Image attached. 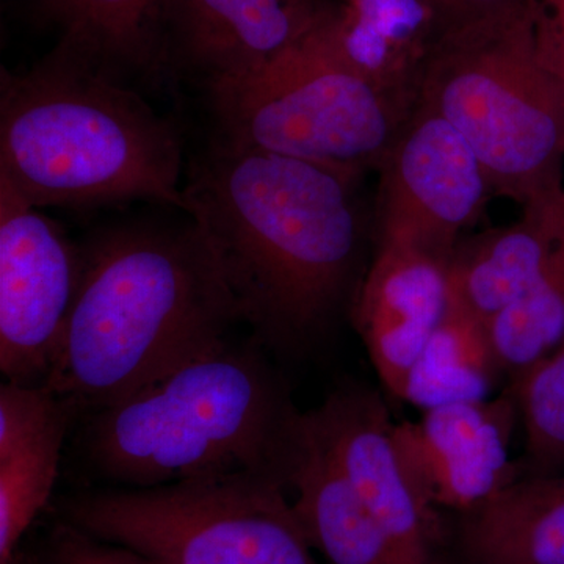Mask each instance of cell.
<instances>
[{
	"label": "cell",
	"instance_id": "9a60e30c",
	"mask_svg": "<svg viewBox=\"0 0 564 564\" xmlns=\"http://www.w3.org/2000/svg\"><path fill=\"white\" fill-rule=\"evenodd\" d=\"M564 243V187L522 204L507 228L462 240L448 262L451 299L489 323L514 303Z\"/></svg>",
	"mask_w": 564,
	"mask_h": 564
},
{
	"label": "cell",
	"instance_id": "e0dca14e",
	"mask_svg": "<svg viewBox=\"0 0 564 564\" xmlns=\"http://www.w3.org/2000/svg\"><path fill=\"white\" fill-rule=\"evenodd\" d=\"M307 430L306 454L292 488L293 507L314 551L326 564H411L347 480L310 419Z\"/></svg>",
	"mask_w": 564,
	"mask_h": 564
},
{
	"label": "cell",
	"instance_id": "d6986e66",
	"mask_svg": "<svg viewBox=\"0 0 564 564\" xmlns=\"http://www.w3.org/2000/svg\"><path fill=\"white\" fill-rule=\"evenodd\" d=\"M73 414L63 413L39 432L0 447V564H11L29 527L54 491Z\"/></svg>",
	"mask_w": 564,
	"mask_h": 564
},
{
	"label": "cell",
	"instance_id": "9c48e42d",
	"mask_svg": "<svg viewBox=\"0 0 564 564\" xmlns=\"http://www.w3.org/2000/svg\"><path fill=\"white\" fill-rule=\"evenodd\" d=\"M84 273V250L0 182V370L41 386L61 350Z\"/></svg>",
	"mask_w": 564,
	"mask_h": 564
},
{
	"label": "cell",
	"instance_id": "2e32d148",
	"mask_svg": "<svg viewBox=\"0 0 564 564\" xmlns=\"http://www.w3.org/2000/svg\"><path fill=\"white\" fill-rule=\"evenodd\" d=\"M462 516L469 564H564V470L522 475Z\"/></svg>",
	"mask_w": 564,
	"mask_h": 564
},
{
	"label": "cell",
	"instance_id": "ffe728a7",
	"mask_svg": "<svg viewBox=\"0 0 564 564\" xmlns=\"http://www.w3.org/2000/svg\"><path fill=\"white\" fill-rule=\"evenodd\" d=\"M66 29L65 50L111 74L148 61L165 0H50Z\"/></svg>",
	"mask_w": 564,
	"mask_h": 564
},
{
	"label": "cell",
	"instance_id": "ac0fdd59",
	"mask_svg": "<svg viewBox=\"0 0 564 564\" xmlns=\"http://www.w3.org/2000/svg\"><path fill=\"white\" fill-rule=\"evenodd\" d=\"M505 372L488 323L451 299L447 313L408 373L400 400L421 410L489 399Z\"/></svg>",
	"mask_w": 564,
	"mask_h": 564
},
{
	"label": "cell",
	"instance_id": "7402d4cb",
	"mask_svg": "<svg viewBox=\"0 0 564 564\" xmlns=\"http://www.w3.org/2000/svg\"><path fill=\"white\" fill-rule=\"evenodd\" d=\"M524 423L527 474L564 470V339L514 381Z\"/></svg>",
	"mask_w": 564,
	"mask_h": 564
},
{
	"label": "cell",
	"instance_id": "8992f818",
	"mask_svg": "<svg viewBox=\"0 0 564 564\" xmlns=\"http://www.w3.org/2000/svg\"><path fill=\"white\" fill-rule=\"evenodd\" d=\"M207 88L221 140L358 176L378 170L413 113L350 68L318 21L272 65Z\"/></svg>",
	"mask_w": 564,
	"mask_h": 564
},
{
	"label": "cell",
	"instance_id": "484cf974",
	"mask_svg": "<svg viewBox=\"0 0 564 564\" xmlns=\"http://www.w3.org/2000/svg\"><path fill=\"white\" fill-rule=\"evenodd\" d=\"M11 564H47L46 560H39L35 556L18 554Z\"/></svg>",
	"mask_w": 564,
	"mask_h": 564
},
{
	"label": "cell",
	"instance_id": "d4e9b609",
	"mask_svg": "<svg viewBox=\"0 0 564 564\" xmlns=\"http://www.w3.org/2000/svg\"><path fill=\"white\" fill-rule=\"evenodd\" d=\"M429 3L440 18L444 35L464 25L516 9L524 0H429Z\"/></svg>",
	"mask_w": 564,
	"mask_h": 564
},
{
	"label": "cell",
	"instance_id": "603a6c76",
	"mask_svg": "<svg viewBox=\"0 0 564 564\" xmlns=\"http://www.w3.org/2000/svg\"><path fill=\"white\" fill-rule=\"evenodd\" d=\"M47 564H162L104 541L95 540L65 522L52 530L47 543Z\"/></svg>",
	"mask_w": 564,
	"mask_h": 564
},
{
	"label": "cell",
	"instance_id": "7a4b0ae2",
	"mask_svg": "<svg viewBox=\"0 0 564 564\" xmlns=\"http://www.w3.org/2000/svg\"><path fill=\"white\" fill-rule=\"evenodd\" d=\"M236 322L195 226L111 231L84 248L79 293L41 388L73 417H90L220 347Z\"/></svg>",
	"mask_w": 564,
	"mask_h": 564
},
{
	"label": "cell",
	"instance_id": "6da1fadb",
	"mask_svg": "<svg viewBox=\"0 0 564 564\" xmlns=\"http://www.w3.org/2000/svg\"><path fill=\"white\" fill-rule=\"evenodd\" d=\"M358 181L221 139L192 166L182 210L265 350L307 355L351 310L369 267Z\"/></svg>",
	"mask_w": 564,
	"mask_h": 564
},
{
	"label": "cell",
	"instance_id": "5b68a950",
	"mask_svg": "<svg viewBox=\"0 0 564 564\" xmlns=\"http://www.w3.org/2000/svg\"><path fill=\"white\" fill-rule=\"evenodd\" d=\"M415 107L462 133L494 195L522 206L563 187L564 80L541 61L525 3L444 33Z\"/></svg>",
	"mask_w": 564,
	"mask_h": 564
},
{
	"label": "cell",
	"instance_id": "277c9868",
	"mask_svg": "<svg viewBox=\"0 0 564 564\" xmlns=\"http://www.w3.org/2000/svg\"><path fill=\"white\" fill-rule=\"evenodd\" d=\"M180 137L111 74L63 50L2 73L0 182L35 207L184 206Z\"/></svg>",
	"mask_w": 564,
	"mask_h": 564
},
{
	"label": "cell",
	"instance_id": "3957f363",
	"mask_svg": "<svg viewBox=\"0 0 564 564\" xmlns=\"http://www.w3.org/2000/svg\"><path fill=\"white\" fill-rule=\"evenodd\" d=\"M307 433L306 413L265 348L228 339L87 417L80 452L109 488L243 475L292 488Z\"/></svg>",
	"mask_w": 564,
	"mask_h": 564
},
{
	"label": "cell",
	"instance_id": "5bb4252c",
	"mask_svg": "<svg viewBox=\"0 0 564 564\" xmlns=\"http://www.w3.org/2000/svg\"><path fill=\"white\" fill-rule=\"evenodd\" d=\"M318 31L350 68L413 111L443 25L429 0L323 3Z\"/></svg>",
	"mask_w": 564,
	"mask_h": 564
},
{
	"label": "cell",
	"instance_id": "30bf717a",
	"mask_svg": "<svg viewBox=\"0 0 564 564\" xmlns=\"http://www.w3.org/2000/svg\"><path fill=\"white\" fill-rule=\"evenodd\" d=\"M314 432L411 564H445L440 510L404 467L380 393L343 386L307 413Z\"/></svg>",
	"mask_w": 564,
	"mask_h": 564
},
{
	"label": "cell",
	"instance_id": "7c38bea8",
	"mask_svg": "<svg viewBox=\"0 0 564 564\" xmlns=\"http://www.w3.org/2000/svg\"><path fill=\"white\" fill-rule=\"evenodd\" d=\"M451 303L448 262L400 243H378L351 318L381 383L402 397L415 359Z\"/></svg>",
	"mask_w": 564,
	"mask_h": 564
},
{
	"label": "cell",
	"instance_id": "ba28073f",
	"mask_svg": "<svg viewBox=\"0 0 564 564\" xmlns=\"http://www.w3.org/2000/svg\"><path fill=\"white\" fill-rule=\"evenodd\" d=\"M378 173V243L408 245L445 262L494 195L480 159L462 133L417 107Z\"/></svg>",
	"mask_w": 564,
	"mask_h": 564
},
{
	"label": "cell",
	"instance_id": "52a82bcc",
	"mask_svg": "<svg viewBox=\"0 0 564 564\" xmlns=\"http://www.w3.org/2000/svg\"><path fill=\"white\" fill-rule=\"evenodd\" d=\"M285 486L258 477L65 497L61 521L162 564H318Z\"/></svg>",
	"mask_w": 564,
	"mask_h": 564
},
{
	"label": "cell",
	"instance_id": "cb8c5ba5",
	"mask_svg": "<svg viewBox=\"0 0 564 564\" xmlns=\"http://www.w3.org/2000/svg\"><path fill=\"white\" fill-rule=\"evenodd\" d=\"M538 54L564 80V0H524Z\"/></svg>",
	"mask_w": 564,
	"mask_h": 564
},
{
	"label": "cell",
	"instance_id": "8fae6325",
	"mask_svg": "<svg viewBox=\"0 0 564 564\" xmlns=\"http://www.w3.org/2000/svg\"><path fill=\"white\" fill-rule=\"evenodd\" d=\"M521 419L516 389L497 399L443 404L395 423L404 467L437 510L467 513L524 475L510 456Z\"/></svg>",
	"mask_w": 564,
	"mask_h": 564
},
{
	"label": "cell",
	"instance_id": "44dd1931",
	"mask_svg": "<svg viewBox=\"0 0 564 564\" xmlns=\"http://www.w3.org/2000/svg\"><path fill=\"white\" fill-rule=\"evenodd\" d=\"M505 372L524 373L564 339V243L533 284L488 323Z\"/></svg>",
	"mask_w": 564,
	"mask_h": 564
},
{
	"label": "cell",
	"instance_id": "4fadbf2b",
	"mask_svg": "<svg viewBox=\"0 0 564 564\" xmlns=\"http://www.w3.org/2000/svg\"><path fill=\"white\" fill-rule=\"evenodd\" d=\"M322 0H165L182 52L207 79H240L272 65L306 39Z\"/></svg>",
	"mask_w": 564,
	"mask_h": 564
}]
</instances>
